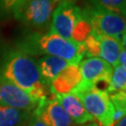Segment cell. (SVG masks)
Wrapping results in <instances>:
<instances>
[{"label":"cell","instance_id":"1","mask_svg":"<svg viewBox=\"0 0 126 126\" xmlns=\"http://www.w3.org/2000/svg\"><path fill=\"white\" fill-rule=\"evenodd\" d=\"M0 75L37 102L48 97L49 85L41 78L37 61L22 50H10L5 55Z\"/></svg>","mask_w":126,"mask_h":126},{"label":"cell","instance_id":"2","mask_svg":"<svg viewBox=\"0 0 126 126\" xmlns=\"http://www.w3.org/2000/svg\"><path fill=\"white\" fill-rule=\"evenodd\" d=\"M22 51L28 55L55 56L71 64H79L84 57L82 44L65 39L51 32H34L29 34L20 43Z\"/></svg>","mask_w":126,"mask_h":126},{"label":"cell","instance_id":"3","mask_svg":"<svg viewBox=\"0 0 126 126\" xmlns=\"http://www.w3.org/2000/svg\"><path fill=\"white\" fill-rule=\"evenodd\" d=\"M81 102L87 112L100 126H113L114 108L106 92L95 90L92 85L81 81L70 93Z\"/></svg>","mask_w":126,"mask_h":126},{"label":"cell","instance_id":"4","mask_svg":"<svg viewBox=\"0 0 126 126\" xmlns=\"http://www.w3.org/2000/svg\"><path fill=\"white\" fill-rule=\"evenodd\" d=\"M58 0H23L13 11V17L25 26L45 30L50 28Z\"/></svg>","mask_w":126,"mask_h":126},{"label":"cell","instance_id":"5","mask_svg":"<svg viewBox=\"0 0 126 126\" xmlns=\"http://www.w3.org/2000/svg\"><path fill=\"white\" fill-rule=\"evenodd\" d=\"M82 11L90 22L93 31L120 42L122 41V36L126 33V21L121 14L90 4Z\"/></svg>","mask_w":126,"mask_h":126},{"label":"cell","instance_id":"6","mask_svg":"<svg viewBox=\"0 0 126 126\" xmlns=\"http://www.w3.org/2000/svg\"><path fill=\"white\" fill-rule=\"evenodd\" d=\"M82 16V9L75 3L62 2L54 9L49 32L63 38L72 40L74 29Z\"/></svg>","mask_w":126,"mask_h":126},{"label":"cell","instance_id":"7","mask_svg":"<svg viewBox=\"0 0 126 126\" xmlns=\"http://www.w3.org/2000/svg\"><path fill=\"white\" fill-rule=\"evenodd\" d=\"M39 102L0 75V106L32 111Z\"/></svg>","mask_w":126,"mask_h":126},{"label":"cell","instance_id":"8","mask_svg":"<svg viewBox=\"0 0 126 126\" xmlns=\"http://www.w3.org/2000/svg\"><path fill=\"white\" fill-rule=\"evenodd\" d=\"M50 97L41 100L33 113L36 115L47 126H71L72 120L63 107L55 99L53 94Z\"/></svg>","mask_w":126,"mask_h":126},{"label":"cell","instance_id":"9","mask_svg":"<svg viewBox=\"0 0 126 126\" xmlns=\"http://www.w3.org/2000/svg\"><path fill=\"white\" fill-rule=\"evenodd\" d=\"M79 67L82 81L90 85L102 79L110 80L113 72L112 66L99 57L82 59L79 63Z\"/></svg>","mask_w":126,"mask_h":126},{"label":"cell","instance_id":"10","mask_svg":"<svg viewBox=\"0 0 126 126\" xmlns=\"http://www.w3.org/2000/svg\"><path fill=\"white\" fill-rule=\"evenodd\" d=\"M81 81L82 77L79 64H69L50 83V93L53 94H67Z\"/></svg>","mask_w":126,"mask_h":126},{"label":"cell","instance_id":"11","mask_svg":"<svg viewBox=\"0 0 126 126\" xmlns=\"http://www.w3.org/2000/svg\"><path fill=\"white\" fill-rule=\"evenodd\" d=\"M54 96L75 123L85 124L87 122H94V119L87 112L80 101L72 94H54Z\"/></svg>","mask_w":126,"mask_h":126},{"label":"cell","instance_id":"12","mask_svg":"<svg viewBox=\"0 0 126 126\" xmlns=\"http://www.w3.org/2000/svg\"><path fill=\"white\" fill-rule=\"evenodd\" d=\"M37 64H38L41 78H42L43 81L47 85H50V82L53 80L64 68H66L71 63H69L68 62L59 58V57L45 55L38 60Z\"/></svg>","mask_w":126,"mask_h":126},{"label":"cell","instance_id":"13","mask_svg":"<svg viewBox=\"0 0 126 126\" xmlns=\"http://www.w3.org/2000/svg\"><path fill=\"white\" fill-rule=\"evenodd\" d=\"M94 33L96 34L97 38L99 40V56L101 57V59L106 61L111 66H114V67L118 66L119 65L120 52H121V50L122 48L121 42L114 39V38H111V37L97 34L96 32H94Z\"/></svg>","mask_w":126,"mask_h":126},{"label":"cell","instance_id":"14","mask_svg":"<svg viewBox=\"0 0 126 126\" xmlns=\"http://www.w3.org/2000/svg\"><path fill=\"white\" fill-rule=\"evenodd\" d=\"M31 115V111L0 106V126H24Z\"/></svg>","mask_w":126,"mask_h":126},{"label":"cell","instance_id":"15","mask_svg":"<svg viewBox=\"0 0 126 126\" xmlns=\"http://www.w3.org/2000/svg\"><path fill=\"white\" fill-rule=\"evenodd\" d=\"M126 87V69L122 65H118L113 70L108 94H114L123 90Z\"/></svg>","mask_w":126,"mask_h":126},{"label":"cell","instance_id":"16","mask_svg":"<svg viewBox=\"0 0 126 126\" xmlns=\"http://www.w3.org/2000/svg\"><path fill=\"white\" fill-rule=\"evenodd\" d=\"M83 12V11H82ZM93 32V27L91 25L90 22L86 18L85 14L83 13L82 18L77 23L72 35V40L76 43L82 44L84 41L91 36Z\"/></svg>","mask_w":126,"mask_h":126},{"label":"cell","instance_id":"17","mask_svg":"<svg viewBox=\"0 0 126 126\" xmlns=\"http://www.w3.org/2000/svg\"><path fill=\"white\" fill-rule=\"evenodd\" d=\"M82 46H83L84 57H87V58H90V57H99V40L97 38L96 34L94 31L92 32L91 36L82 43Z\"/></svg>","mask_w":126,"mask_h":126},{"label":"cell","instance_id":"18","mask_svg":"<svg viewBox=\"0 0 126 126\" xmlns=\"http://www.w3.org/2000/svg\"><path fill=\"white\" fill-rule=\"evenodd\" d=\"M125 0H90V5L120 13Z\"/></svg>","mask_w":126,"mask_h":126},{"label":"cell","instance_id":"19","mask_svg":"<svg viewBox=\"0 0 126 126\" xmlns=\"http://www.w3.org/2000/svg\"><path fill=\"white\" fill-rule=\"evenodd\" d=\"M108 95L114 109L122 111L126 114V87L123 90Z\"/></svg>","mask_w":126,"mask_h":126},{"label":"cell","instance_id":"20","mask_svg":"<svg viewBox=\"0 0 126 126\" xmlns=\"http://www.w3.org/2000/svg\"><path fill=\"white\" fill-rule=\"evenodd\" d=\"M23 0H0V14L12 15L13 11L19 7Z\"/></svg>","mask_w":126,"mask_h":126},{"label":"cell","instance_id":"21","mask_svg":"<svg viewBox=\"0 0 126 126\" xmlns=\"http://www.w3.org/2000/svg\"><path fill=\"white\" fill-rule=\"evenodd\" d=\"M24 126H47V125L36 115H35L34 113H32L31 117H30V119L28 120V122H26V124Z\"/></svg>","mask_w":126,"mask_h":126},{"label":"cell","instance_id":"22","mask_svg":"<svg viewBox=\"0 0 126 126\" xmlns=\"http://www.w3.org/2000/svg\"><path fill=\"white\" fill-rule=\"evenodd\" d=\"M121 63V65L126 69V50L122 47L121 52H120V57H119V63Z\"/></svg>","mask_w":126,"mask_h":126},{"label":"cell","instance_id":"23","mask_svg":"<svg viewBox=\"0 0 126 126\" xmlns=\"http://www.w3.org/2000/svg\"><path fill=\"white\" fill-rule=\"evenodd\" d=\"M120 14L122 15L123 18L125 19V21H126V0L124 1V4H123L122 9H121V12H120Z\"/></svg>","mask_w":126,"mask_h":126},{"label":"cell","instance_id":"24","mask_svg":"<svg viewBox=\"0 0 126 126\" xmlns=\"http://www.w3.org/2000/svg\"><path fill=\"white\" fill-rule=\"evenodd\" d=\"M114 126H126V116L124 118H122L121 121H119Z\"/></svg>","mask_w":126,"mask_h":126},{"label":"cell","instance_id":"25","mask_svg":"<svg viewBox=\"0 0 126 126\" xmlns=\"http://www.w3.org/2000/svg\"><path fill=\"white\" fill-rule=\"evenodd\" d=\"M122 46L126 50V33L124 34V36H122Z\"/></svg>","mask_w":126,"mask_h":126},{"label":"cell","instance_id":"26","mask_svg":"<svg viewBox=\"0 0 126 126\" xmlns=\"http://www.w3.org/2000/svg\"><path fill=\"white\" fill-rule=\"evenodd\" d=\"M60 3H62V2H72V3H76L78 0H58Z\"/></svg>","mask_w":126,"mask_h":126},{"label":"cell","instance_id":"27","mask_svg":"<svg viewBox=\"0 0 126 126\" xmlns=\"http://www.w3.org/2000/svg\"><path fill=\"white\" fill-rule=\"evenodd\" d=\"M84 126H100L99 124H97V123H95V122H91L89 124H86Z\"/></svg>","mask_w":126,"mask_h":126}]
</instances>
